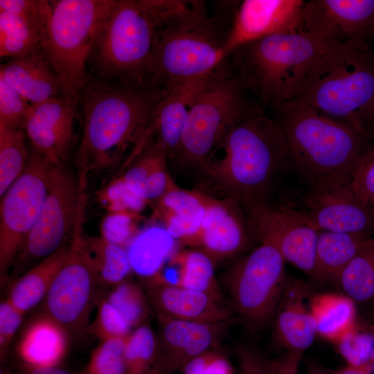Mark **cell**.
Here are the masks:
<instances>
[{
    "mask_svg": "<svg viewBox=\"0 0 374 374\" xmlns=\"http://www.w3.org/2000/svg\"><path fill=\"white\" fill-rule=\"evenodd\" d=\"M220 147L222 157L204 169L244 211L262 204L292 205L291 184L293 179L300 183L280 126L260 107L237 123Z\"/></svg>",
    "mask_w": 374,
    "mask_h": 374,
    "instance_id": "1",
    "label": "cell"
},
{
    "mask_svg": "<svg viewBox=\"0 0 374 374\" xmlns=\"http://www.w3.org/2000/svg\"><path fill=\"white\" fill-rule=\"evenodd\" d=\"M166 91L87 75L79 101L83 122L78 151L81 185L85 186L89 171L114 168L129 150V157H133L145 148L155 109Z\"/></svg>",
    "mask_w": 374,
    "mask_h": 374,
    "instance_id": "2",
    "label": "cell"
},
{
    "mask_svg": "<svg viewBox=\"0 0 374 374\" xmlns=\"http://www.w3.org/2000/svg\"><path fill=\"white\" fill-rule=\"evenodd\" d=\"M274 111L302 190L321 182L352 181L374 147L353 126L295 99Z\"/></svg>",
    "mask_w": 374,
    "mask_h": 374,
    "instance_id": "3",
    "label": "cell"
},
{
    "mask_svg": "<svg viewBox=\"0 0 374 374\" xmlns=\"http://www.w3.org/2000/svg\"><path fill=\"white\" fill-rule=\"evenodd\" d=\"M184 1L112 0L88 60L87 75L145 87L159 30Z\"/></svg>",
    "mask_w": 374,
    "mask_h": 374,
    "instance_id": "4",
    "label": "cell"
},
{
    "mask_svg": "<svg viewBox=\"0 0 374 374\" xmlns=\"http://www.w3.org/2000/svg\"><path fill=\"white\" fill-rule=\"evenodd\" d=\"M229 31L201 1H184L161 25L148 66L144 86L167 89L173 84L206 76L226 57Z\"/></svg>",
    "mask_w": 374,
    "mask_h": 374,
    "instance_id": "5",
    "label": "cell"
},
{
    "mask_svg": "<svg viewBox=\"0 0 374 374\" xmlns=\"http://www.w3.org/2000/svg\"><path fill=\"white\" fill-rule=\"evenodd\" d=\"M331 46L301 30L276 34L244 44L232 56L233 72L263 109L274 110L294 99L310 67Z\"/></svg>",
    "mask_w": 374,
    "mask_h": 374,
    "instance_id": "6",
    "label": "cell"
},
{
    "mask_svg": "<svg viewBox=\"0 0 374 374\" xmlns=\"http://www.w3.org/2000/svg\"><path fill=\"white\" fill-rule=\"evenodd\" d=\"M294 99L357 129L360 116L374 104V51L368 41L327 48L310 67Z\"/></svg>",
    "mask_w": 374,
    "mask_h": 374,
    "instance_id": "7",
    "label": "cell"
},
{
    "mask_svg": "<svg viewBox=\"0 0 374 374\" xmlns=\"http://www.w3.org/2000/svg\"><path fill=\"white\" fill-rule=\"evenodd\" d=\"M112 0H39L41 46L68 97L80 101L87 62Z\"/></svg>",
    "mask_w": 374,
    "mask_h": 374,
    "instance_id": "8",
    "label": "cell"
},
{
    "mask_svg": "<svg viewBox=\"0 0 374 374\" xmlns=\"http://www.w3.org/2000/svg\"><path fill=\"white\" fill-rule=\"evenodd\" d=\"M233 72L222 64L205 79L190 105L175 155L204 168L229 130L257 107Z\"/></svg>",
    "mask_w": 374,
    "mask_h": 374,
    "instance_id": "9",
    "label": "cell"
},
{
    "mask_svg": "<svg viewBox=\"0 0 374 374\" xmlns=\"http://www.w3.org/2000/svg\"><path fill=\"white\" fill-rule=\"evenodd\" d=\"M84 189L65 164L53 166L45 201L15 259L12 277L19 278L67 244L84 215Z\"/></svg>",
    "mask_w": 374,
    "mask_h": 374,
    "instance_id": "10",
    "label": "cell"
},
{
    "mask_svg": "<svg viewBox=\"0 0 374 374\" xmlns=\"http://www.w3.org/2000/svg\"><path fill=\"white\" fill-rule=\"evenodd\" d=\"M285 263L273 245L260 242L225 276L233 308L251 332L272 320L287 278Z\"/></svg>",
    "mask_w": 374,
    "mask_h": 374,
    "instance_id": "11",
    "label": "cell"
},
{
    "mask_svg": "<svg viewBox=\"0 0 374 374\" xmlns=\"http://www.w3.org/2000/svg\"><path fill=\"white\" fill-rule=\"evenodd\" d=\"M53 164L31 149L26 166L1 197L0 276L7 278L48 193Z\"/></svg>",
    "mask_w": 374,
    "mask_h": 374,
    "instance_id": "12",
    "label": "cell"
},
{
    "mask_svg": "<svg viewBox=\"0 0 374 374\" xmlns=\"http://www.w3.org/2000/svg\"><path fill=\"white\" fill-rule=\"evenodd\" d=\"M82 216L71 241V251L44 299V312L69 334L87 326L100 285L82 233Z\"/></svg>",
    "mask_w": 374,
    "mask_h": 374,
    "instance_id": "13",
    "label": "cell"
},
{
    "mask_svg": "<svg viewBox=\"0 0 374 374\" xmlns=\"http://www.w3.org/2000/svg\"><path fill=\"white\" fill-rule=\"evenodd\" d=\"M295 207L318 231L374 236V207L360 202L351 181H330L303 188Z\"/></svg>",
    "mask_w": 374,
    "mask_h": 374,
    "instance_id": "14",
    "label": "cell"
},
{
    "mask_svg": "<svg viewBox=\"0 0 374 374\" xmlns=\"http://www.w3.org/2000/svg\"><path fill=\"white\" fill-rule=\"evenodd\" d=\"M245 213L251 231L260 242L271 244L285 262L312 276L319 231L301 211L285 206L262 204Z\"/></svg>",
    "mask_w": 374,
    "mask_h": 374,
    "instance_id": "15",
    "label": "cell"
},
{
    "mask_svg": "<svg viewBox=\"0 0 374 374\" xmlns=\"http://www.w3.org/2000/svg\"><path fill=\"white\" fill-rule=\"evenodd\" d=\"M302 30L332 46L374 38V0H311Z\"/></svg>",
    "mask_w": 374,
    "mask_h": 374,
    "instance_id": "16",
    "label": "cell"
},
{
    "mask_svg": "<svg viewBox=\"0 0 374 374\" xmlns=\"http://www.w3.org/2000/svg\"><path fill=\"white\" fill-rule=\"evenodd\" d=\"M302 0H244L234 10L224 52L226 57L235 48L276 34L302 30Z\"/></svg>",
    "mask_w": 374,
    "mask_h": 374,
    "instance_id": "17",
    "label": "cell"
},
{
    "mask_svg": "<svg viewBox=\"0 0 374 374\" xmlns=\"http://www.w3.org/2000/svg\"><path fill=\"white\" fill-rule=\"evenodd\" d=\"M78 102L53 98L32 105L23 130L31 149L53 164H65L71 150Z\"/></svg>",
    "mask_w": 374,
    "mask_h": 374,
    "instance_id": "18",
    "label": "cell"
},
{
    "mask_svg": "<svg viewBox=\"0 0 374 374\" xmlns=\"http://www.w3.org/2000/svg\"><path fill=\"white\" fill-rule=\"evenodd\" d=\"M154 371H172L211 351L220 343L231 321L200 323L158 317ZM153 371V374L154 371Z\"/></svg>",
    "mask_w": 374,
    "mask_h": 374,
    "instance_id": "19",
    "label": "cell"
},
{
    "mask_svg": "<svg viewBox=\"0 0 374 374\" xmlns=\"http://www.w3.org/2000/svg\"><path fill=\"white\" fill-rule=\"evenodd\" d=\"M202 197L204 219L197 233L184 243L200 247L215 263L244 249L249 241L247 229L251 226L248 217L244 219L240 209H236L241 206L234 199L221 201L203 193Z\"/></svg>",
    "mask_w": 374,
    "mask_h": 374,
    "instance_id": "20",
    "label": "cell"
},
{
    "mask_svg": "<svg viewBox=\"0 0 374 374\" xmlns=\"http://www.w3.org/2000/svg\"><path fill=\"white\" fill-rule=\"evenodd\" d=\"M314 295L304 281L287 276L271 320L274 337L287 352L303 355L314 340L317 330L312 308Z\"/></svg>",
    "mask_w": 374,
    "mask_h": 374,
    "instance_id": "21",
    "label": "cell"
},
{
    "mask_svg": "<svg viewBox=\"0 0 374 374\" xmlns=\"http://www.w3.org/2000/svg\"><path fill=\"white\" fill-rule=\"evenodd\" d=\"M147 296L158 317L215 323L231 319L233 313L220 299L200 291L166 282L147 283Z\"/></svg>",
    "mask_w": 374,
    "mask_h": 374,
    "instance_id": "22",
    "label": "cell"
},
{
    "mask_svg": "<svg viewBox=\"0 0 374 374\" xmlns=\"http://www.w3.org/2000/svg\"><path fill=\"white\" fill-rule=\"evenodd\" d=\"M0 77L31 105L69 98L42 46L1 64Z\"/></svg>",
    "mask_w": 374,
    "mask_h": 374,
    "instance_id": "23",
    "label": "cell"
},
{
    "mask_svg": "<svg viewBox=\"0 0 374 374\" xmlns=\"http://www.w3.org/2000/svg\"><path fill=\"white\" fill-rule=\"evenodd\" d=\"M208 75L172 84L155 109L150 139L155 136L154 141L163 148L169 157L177 152L190 105Z\"/></svg>",
    "mask_w": 374,
    "mask_h": 374,
    "instance_id": "24",
    "label": "cell"
},
{
    "mask_svg": "<svg viewBox=\"0 0 374 374\" xmlns=\"http://www.w3.org/2000/svg\"><path fill=\"white\" fill-rule=\"evenodd\" d=\"M68 332L43 314L25 329L17 345L22 366L42 368L59 366L68 348Z\"/></svg>",
    "mask_w": 374,
    "mask_h": 374,
    "instance_id": "25",
    "label": "cell"
},
{
    "mask_svg": "<svg viewBox=\"0 0 374 374\" xmlns=\"http://www.w3.org/2000/svg\"><path fill=\"white\" fill-rule=\"evenodd\" d=\"M372 237L363 233L319 231L311 277L320 283H339L344 269Z\"/></svg>",
    "mask_w": 374,
    "mask_h": 374,
    "instance_id": "26",
    "label": "cell"
},
{
    "mask_svg": "<svg viewBox=\"0 0 374 374\" xmlns=\"http://www.w3.org/2000/svg\"><path fill=\"white\" fill-rule=\"evenodd\" d=\"M204 214L202 193L177 186L158 199L155 213L168 233L183 243L199 230Z\"/></svg>",
    "mask_w": 374,
    "mask_h": 374,
    "instance_id": "27",
    "label": "cell"
},
{
    "mask_svg": "<svg viewBox=\"0 0 374 374\" xmlns=\"http://www.w3.org/2000/svg\"><path fill=\"white\" fill-rule=\"evenodd\" d=\"M71 241L15 280L7 300L20 312L26 313L44 299L55 276L70 253Z\"/></svg>",
    "mask_w": 374,
    "mask_h": 374,
    "instance_id": "28",
    "label": "cell"
},
{
    "mask_svg": "<svg viewBox=\"0 0 374 374\" xmlns=\"http://www.w3.org/2000/svg\"><path fill=\"white\" fill-rule=\"evenodd\" d=\"M132 269L150 280L177 251L175 239L164 226H152L134 238L127 249Z\"/></svg>",
    "mask_w": 374,
    "mask_h": 374,
    "instance_id": "29",
    "label": "cell"
},
{
    "mask_svg": "<svg viewBox=\"0 0 374 374\" xmlns=\"http://www.w3.org/2000/svg\"><path fill=\"white\" fill-rule=\"evenodd\" d=\"M317 334L337 341L355 326L356 305L346 295H314L312 301Z\"/></svg>",
    "mask_w": 374,
    "mask_h": 374,
    "instance_id": "30",
    "label": "cell"
},
{
    "mask_svg": "<svg viewBox=\"0 0 374 374\" xmlns=\"http://www.w3.org/2000/svg\"><path fill=\"white\" fill-rule=\"evenodd\" d=\"M355 305L374 304V236L369 238L343 271L339 281Z\"/></svg>",
    "mask_w": 374,
    "mask_h": 374,
    "instance_id": "31",
    "label": "cell"
},
{
    "mask_svg": "<svg viewBox=\"0 0 374 374\" xmlns=\"http://www.w3.org/2000/svg\"><path fill=\"white\" fill-rule=\"evenodd\" d=\"M170 265L178 267L174 285L204 292L222 300L214 274L215 263L200 250L177 251L170 258Z\"/></svg>",
    "mask_w": 374,
    "mask_h": 374,
    "instance_id": "32",
    "label": "cell"
},
{
    "mask_svg": "<svg viewBox=\"0 0 374 374\" xmlns=\"http://www.w3.org/2000/svg\"><path fill=\"white\" fill-rule=\"evenodd\" d=\"M84 241L100 285L114 286L125 281L132 270L125 247L105 236L84 235Z\"/></svg>",
    "mask_w": 374,
    "mask_h": 374,
    "instance_id": "33",
    "label": "cell"
},
{
    "mask_svg": "<svg viewBox=\"0 0 374 374\" xmlns=\"http://www.w3.org/2000/svg\"><path fill=\"white\" fill-rule=\"evenodd\" d=\"M28 140L23 129L0 125V196L25 169L30 155Z\"/></svg>",
    "mask_w": 374,
    "mask_h": 374,
    "instance_id": "34",
    "label": "cell"
},
{
    "mask_svg": "<svg viewBox=\"0 0 374 374\" xmlns=\"http://www.w3.org/2000/svg\"><path fill=\"white\" fill-rule=\"evenodd\" d=\"M41 47L39 29L24 19L0 10V56H21Z\"/></svg>",
    "mask_w": 374,
    "mask_h": 374,
    "instance_id": "35",
    "label": "cell"
},
{
    "mask_svg": "<svg viewBox=\"0 0 374 374\" xmlns=\"http://www.w3.org/2000/svg\"><path fill=\"white\" fill-rule=\"evenodd\" d=\"M156 337L149 326L142 325L126 339L125 359L128 374H152Z\"/></svg>",
    "mask_w": 374,
    "mask_h": 374,
    "instance_id": "36",
    "label": "cell"
},
{
    "mask_svg": "<svg viewBox=\"0 0 374 374\" xmlns=\"http://www.w3.org/2000/svg\"><path fill=\"white\" fill-rule=\"evenodd\" d=\"M106 299L132 328H138L148 315L147 299L136 284L123 281L114 285Z\"/></svg>",
    "mask_w": 374,
    "mask_h": 374,
    "instance_id": "37",
    "label": "cell"
},
{
    "mask_svg": "<svg viewBox=\"0 0 374 374\" xmlns=\"http://www.w3.org/2000/svg\"><path fill=\"white\" fill-rule=\"evenodd\" d=\"M337 343L338 350L348 366L368 371L373 368L374 336L364 325L358 328L355 324Z\"/></svg>",
    "mask_w": 374,
    "mask_h": 374,
    "instance_id": "38",
    "label": "cell"
},
{
    "mask_svg": "<svg viewBox=\"0 0 374 374\" xmlns=\"http://www.w3.org/2000/svg\"><path fill=\"white\" fill-rule=\"evenodd\" d=\"M127 337L103 341L93 351L84 374H128L125 359Z\"/></svg>",
    "mask_w": 374,
    "mask_h": 374,
    "instance_id": "39",
    "label": "cell"
},
{
    "mask_svg": "<svg viewBox=\"0 0 374 374\" xmlns=\"http://www.w3.org/2000/svg\"><path fill=\"white\" fill-rule=\"evenodd\" d=\"M31 105L0 77V125L23 129Z\"/></svg>",
    "mask_w": 374,
    "mask_h": 374,
    "instance_id": "40",
    "label": "cell"
},
{
    "mask_svg": "<svg viewBox=\"0 0 374 374\" xmlns=\"http://www.w3.org/2000/svg\"><path fill=\"white\" fill-rule=\"evenodd\" d=\"M131 328L113 305L106 299L100 301L93 330L103 341L113 338H125Z\"/></svg>",
    "mask_w": 374,
    "mask_h": 374,
    "instance_id": "41",
    "label": "cell"
},
{
    "mask_svg": "<svg viewBox=\"0 0 374 374\" xmlns=\"http://www.w3.org/2000/svg\"><path fill=\"white\" fill-rule=\"evenodd\" d=\"M351 188L360 202L374 207V147L357 169Z\"/></svg>",
    "mask_w": 374,
    "mask_h": 374,
    "instance_id": "42",
    "label": "cell"
},
{
    "mask_svg": "<svg viewBox=\"0 0 374 374\" xmlns=\"http://www.w3.org/2000/svg\"><path fill=\"white\" fill-rule=\"evenodd\" d=\"M24 313L17 309L8 300L0 304V357L4 361L9 346L18 330Z\"/></svg>",
    "mask_w": 374,
    "mask_h": 374,
    "instance_id": "43",
    "label": "cell"
},
{
    "mask_svg": "<svg viewBox=\"0 0 374 374\" xmlns=\"http://www.w3.org/2000/svg\"><path fill=\"white\" fill-rule=\"evenodd\" d=\"M0 10L16 15L39 29V0H0Z\"/></svg>",
    "mask_w": 374,
    "mask_h": 374,
    "instance_id": "44",
    "label": "cell"
},
{
    "mask_svg": "<svg viewBox=\"0 0 374 374\" xmlns=\"http://www.w3.org/2000/svg\"><path fill=\"white\" fill-rule=\"evenodd\" d=\"M238 355L242 374H274L269 363L261 359L253 349L241 346Z\"/></svg>",
    "mask_w": 374,
    "mask_h": 374,
    "instance_id": "45",
    "label": "cell"
},
{
    "mask_svg": "<svg viewBox=\"0 0 374 374\" xmlns=\"http://www.w3.org/2000/svg\"><path fill=\"white\" fill-rule=\"evenodd\" d=\"M301 357V354L287 352L281 359L268 363L274 374H299Z\"/></svg>",
    "mask_w": 374,
    "mask_h": 374,
    "instance_id": "46",
    "label": "cell"
},
{
    "mask_svg": "<svg viewBox=\"0 0 374 374\" xmlns=\"http://www.w3.org/2000/svg\"><path fill=\"white\" fill-rule=\"evenodd\" d=\"M215 353L208 351L191 359L184 366V374H205Z\"/></svg>",
    "mask_w": 374,
    "mask_h": 374,
    "instance_id": "47",
    "label": "cell"
},
{
    "mask_svg": "<svg viewBox=\"0 0 374 374\" xmlns=\"http://www.w3.org/2000/svg\"><path fill=\"white\" fill-rule=\"evenodd\" d=\"M357 129L368 140L374 141V104L360 116Z\"/></svg>",
    "mask_w": 374,
    "mask_h": 374,
    "instance_id": "48",
    "label": "cell"
},
{
    "mask_svg": "<svg viewBox=\"0 0 374 374\" xmlns=\"http://www.w3.org/2000/svg\"><path fill=\"white\" fill-rule=\"evenodd\" d=\"M21 368L28 371L29 374H73L59 366L42 368H31L22 366Z\"/></svg>",
    "mask_w": 374,
    "mask_h": 374,
    "instance_id": "49",
    "label": "cell"
},
{
    "mask_svg": "<svg viewBox=\"0 0 374 374\" xmlns=\"http://www.w3.org/2000/svg\"><path fill=\"white\" fill-rule=\"evenodd\" d=\"M334 374H372L371 371L347 366L335 372Z\"/></svg>",
    "mask_w": 374,
    "mask_h": 374,
    "instance_id": "50",
    "label": "cell"
},
{
    "mask_svg": "<svg viewBox=\"0 0 374 374\" xmlns=\"http://www.w3.org/2000/svg\"><path fill=\"white\" fill-rule=\"evenodd\" d=\"M364 325L373 333L374 336V321L366 323ZM372 364L374 368V350L372 357Z\"/></svg>",
    "mask_w": 374,
    "mask_h": 374,
    "instance_id": "51",
    "label": "cell"
},
{
    "mask_svg": "<svg viewBox=\"0 0 374 374\" xmlns=\"http://www.w3.org/2000/svg\"><path fill=\"white\" fill-rule=\"evenodd\" d=\"M308 374H326V373L320 370L314 369V370H312Z\"/></svg>",
    "mask_w": 374,
    "mask_h": 374,
    "instance_id": "52",
    "label": "cell"
},
{
    "mask_svg": "<svg viewBox=\"0 0 374 374\" xmlns=\"http://www.w3.org/2000/svg\"><path fill=\"white\" fill-rule=\"evenodd\" d=\"M13 374H29L28 371H26L24 368H21V370L17 371V372L14 373Z\"/></svg>",
    "mask_w": 374,
    "mask_h": 374,
    "instance_id": "53",
    "label": "cell"
},
{
    "mask_svg": "<svg viewBox=\"0 0 374 374\" xmlns=\"http://www.w3.org/2000/svg\"><path fill=\"white\" fill-rule=\"evenodd\" d=\"M218 374H232V373H231V371H227V372H224V373H218Z\"/></svg>",
    "mask_w": 374,
    "mask_h": 374,
    "instance_id": "54",
    "label": "cell"
}]
</instances>
